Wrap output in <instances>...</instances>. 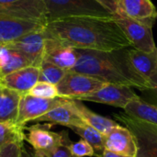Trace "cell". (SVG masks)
I'll return each instance as SVG.
<instances>
[{
  "mask_svg": "<svg viewBox=\"0 0 157 157\" xmlns=\"http://www.w3.org/2000/svg\"><path fill=\"white\" fill-rule=\"evenodd\" d=\"M45 31L74 49L110 52L132 47L117 24L114 15L78 16L56 19L47 23Z\"/></svg>",
  "mask_w": 157,
  "mask_h": 157,
  "instance_id": "1",
  "label": "cell"
},
{
  "mask_svg": "<svg viewBox=\"0 0 157 157\" xmlns=\"http://www.w3.org/2000/svg\"><path fill=\"white\" fill-rule=\"evenodd\" d=\"M75 50L77 62L70 71L96 77L108 84L136 88L142 92L153 87L133 67L130 58V47L110 52Z\"/></svg>",
  "mask_w": 157,
  "mask_h": 157,
  "instance_id": "2",
  "label": "cell"
},
{
  "mask_svg": "<svg viewBox=\"0 0 157 157\" xmlns=\"http://www.w3.org/2000/svg\"><path fill=\"white\" fill-rule=\"evenodd\" d=\"M49 21L78 16H113L97 0H43Z\"/></svg>",
  "mask_w": 157,
  "mask_h": 157,
  "instance_id": "3",
  "label": "cell"
},
{
  "mask_svg": "<svg viewBox=\"0 0 157 157\" xmlns=\"http://www.w3.org/2000/svg\"><path fill=\"white\" fill-rule=\"evenodd\" d=\"M113 116L132 133L137 147L135 157H157V126L132 118L125 112Z\"/></svg>",
  "mask_w": 157,
  "mask_h": 157,
  "instance_id": "4",
  "label": "cell"
},
{
  "mask_svg": "<svg viewBox=\"0 0 157 157\" xmlns=\"http://www.w3.org/2000/svg\"><path fill=\"white\" fill-rule=\"evenodd\" d=\"M114 17L132 48L145 52H152L156 49L153 24L131 18L121 13L114 14Z\"/></svg>",
  "mask_w": 157,
  "mask_h": 157,
  "instance_id": "5",
  "label": "cell"
},
{
  "mask_svg": "<svg viewBox=\"0 0 157 157\" xmlns=\"http://www.w3.org/2000/svg\"><path fill=\"white\" fill-rule=\"evenodd\" d=\"M106 84L96 77L67 71L61 82L56 85L59 98L67 99H78L82 97L92 94Z\"/></svg>",
  "mask_w": 157,
  "mask_h": 157,
  "instance_id": "6",
  "label": "cell"
},
{
  "mask_svg": "<svg viewBox=\"0 0 157 157\" xmlns=\"http://www.w3.org/2000/svg\"><path fill=\"white\" fill-rule=\"evenodd\" d=\"M0 15L46 25L49 22L48 10L43 0H16L1 4Z\"/></svg>",
  "mask_w": 157,
  "mask_h": 157,
  "instance_id": "7",
  "label": "cell"
},
{
  "mask_svg": "<svg viewBox=\"0 0 157 157\" xmlns=\"http://www.w3.org/2000/svg\"><path fill=\"white\" fill-rule=\"evenodd\" d=\"M66 99L63 98H40L29 94L22 95L18 103L16 122L22 126L29 122H33V121L45 115L51 109L63 104Z\"/></svg>",
  "mask_w": 157,
  "mask_h": 157,
  "instance_id": "8",
  "label": "cell"
},
{
  "mask_svg": "<svg viewBox=\"0 0 157 157\" xmlns=\"http://www.w3.org/2000/svg\"><path fill=\"white\" fill-rule=\"evenodd\" d=\"M139 98L140 96L135 93L132 87L113 84H106L98 91L82 97L77 100L101 103L124 109L125 107L132 100Z\"/></svg>",
  "mask_w": 157,
  "mask_h": 157,
  "instance_id": "9",
  "label": "cell"
},
{
  "mask_svg": "<svg viewBox=\"0 0 157 157\" xmlns=\"http://www.w3.org/2000/svg\"><path fill=\"white\" fill-rule=\"evenodd\" d=\"M52 126V124H36L29 128L25 127V131H28V136L26 137V140L32 146L34 152H49L71 142L67 132H52L49 129V127Z\"/></svg>",
  "mask_w": 157,
  "mask_h": 157,
  "instance_id": "10",
  "label": "cell"
},
{
  "mask_svg": "<svg viewBox=\"0 0 157 157\" xmlns=\"http://www.w3.org/2000/svg\"><path fill=\"white\" fill-rule=\"evenodd\" d=\"M45 41L46 33L44 28L29 32L5 45L21 52L30 62L32 66L40 67L44 58Z\"/></svg>",
  "mask_w": 157,
  "mask_h": 157,
  "instance_id": "11",
  "label": "cell"
},
{
  "mask_svg": "<svg viewBox=\"0 0 157 157\" xmlns=\"http://www.w3.org/2000/svg\"><path fill=\"white\" fill-rule=\"evenodd\" d=\"M44 61L50 62L66 71L72 70L77 62L76 50L50 36L46 31Z\"/></svg>",
  "mask_w": 157,
  "mask_h": 157,
  "instance_id": "12",
  "label": "cell"
},
{
  "mask_svg": "<svg viewBox=\"0 0 157 157\" xmlns=\"http://www.w3.org/2000/svg\"><path fill=\"white\" fill-rule=\"evenodd\" d=\"M46 24L0 15V45L7 44L29 32L42 29Z\"/></svg>",
  "mask_w": 157,
  "mask_h": 157,
  "instance_id": "13",
  "label": "cell"
},
{
  "mask_svg": "<svg viewBox=\"0 0 157 157\" xmlns=\"http://www.w3.org/2000/svg\"><path fill=\"white\" fill-rule=\"evenodd\" d=\"M39 67L32 65L28 66L0 78V85L4 88L25 95L28 94L29 91L39 81Z\"/></svg>",
  "mask_w": 157,
  "mask_h": 157,
  "instance_id": "14",
  "label": "cell"
},
{
  "mask_svg": "<svg viewBox=\"0 0 157 157\" xmlns=\"http://www.w3.org/2000/svg\"><path fill=\"white\" fill-rule=\"evenodd\" d=\"M105 150L131 157H135L137 153L132 133L129 129L121 125H118L105 135Z\"/></svg>",
  "mask_w": 157,
  "mask_h": 157,
  "instance_id": "15",
  "label": "cell"
},
{
  "mask_svg": "<svg viewBox=\"0 0 157 157\" xmlns=\"http://www.w3.org/2000/svg\"><path fill=\"white\" fill-rule=\"evenodd\" d=\"M115 2L116 13L153 25L157 19L156 8L151 0H115Z\"/></svg>",
  "mask_w": 157,
  "mask_h": 157,
  "instance_id": "16",
  "label": "cell"
},
{
  "mask_svg": "<svg viewBox=\"0 0 157 157\" xmlns=\"http://www.w3.org/2000/svg\"><path fill=\"white\" fill-rule=\"evenodd\" d=\"M33 122H48L52 125L60 124L68 128L80 127L86 124L72 107L70 99H66L63 104L51 109L45 115L33 121Z\"/></svg>",
  "mask_w": 157,
  "mask_h": 157,
  "instance_id": "17",
  "label": "cell"
},
{
  "mask_svg": "<svg viewBox=\"0 0 157 157\" xmlns=\"http://www.w3.org/2000/svg\"><path fill=\"white\" fill-rule=\"evenodd\" d=\"M129 52L135 70L153 86L157 78V48L152 52H145L130 47Z\"/></svg>",
  "mask_w": 157,
  "mask_h": 157,
  "instance_id": "18",
  "label": "cell"
},
{
  "mask_svg": "<svg viewBox=\"0 0 157 157\" xmlns=\"http://www.w3.org/2000/svg\"><path fill=\"white\" fill-rule=\"evenodd\" d=\"M70 102L76 113L87 125L98 130L104 135H107L112 129L119 125V123L115 121L93 112L88 108H86L80 100L70 99Z\"/></svg>",
  "mask_w": 157,
  "mask_h": 157,
  "instance_id": "19",
  "label": "cell"
},
{
  "mask_svg": "<svg viewBox=\"0 0 157 157\" xmlns=\"http://www.w3.org/2000/svg\"><path fill=\"white\" fill-rule=\"evenodd\" d=\"M28 66H31V63L21 52L11 49L6 45H1L0 78Z\"/></svg>",
  "mask_w": 157,
  "mask_h": 157,
  "instance_id": "20",
  "label": "cell"
},
{
  "mask_svg": "<svg viewBox=\"0 0 157 157\" xmlns=\"http://www.w3.org/2000/svg\"><path fill=\"white\" fill-rule=\"evenodd\" d=\"M123 110L132 118L157 126V105L144 100L141 97L132 100Z\"/></svg>",
  "mask_w": 157,
  "mask_h": 157,
  "instance_id": "21",
  "label": "cell"
},
{
  "mask_svg": "<svg viewBox=\"0 0 157 157\" xmlns=\"http://www.w3.org/2000/svg\"><path fill=\"white\" fill-rule=\"evenodd\" d=\"M21 94L2 87L0 89V122L16 121Z\"/></svg>",
  "mask_w": 157,
  "mask_h": 157,
  "instance_id": "22",
  "label": "cell"
},
{
  "mask_svg": "<svg viewBox=\"0 0 157 157\" xmlns=\"http://www.w3.org/2000/svg\"><path fill=\"white\" fill-rule=\"evenodd\" d=\"M73 132L88 143L95 151V156L101 157L105 151V135L86 123L80 127H71Z\"/></svg>",
  "mask_w": 157,
  "mask_h": 157,
  "instance_id": "23",
  "label": "cell"
},
{
  "mask_svg": "<svg viewBox=\"0 0 157 157\" xmlns=\"http://www.w3.org/2000/svg\"><path fill=\"white\" fill-rule=\"evenodd\" d=\"M25 126L19 125L16 121L0 122V150L12 143L23 144L26 140Z\"/></svg>",
  "mask_w": 157,
  "mask_h": 157,
  "instance_id": "24",
  "label": "cell"
},
{
  "mask_svg": "<svg viewBox=\"0 0 157 157\" xmlns=\"http://www.w3.org/2000/svg\"><path fill=\"white\" fill-rule=\"evenodd\" d=\"M39 68H40L39 81L50 83L55 86L61 82V80L64 77V75L67 73L66 70L44 60L42 61Z\"/></svg>",
  "mask_w": 157,
  "mask_h": 157,
  "instance_id": "25",
  "label": "cell"
},
{
  "mask_svg": "<svg viewBox=\"0 0 157 157\" xmlns=\"http://www.w3.org/2000/svg\"><path fill=\"white\" fill-rule=\"evenodd\" d=\"M30 96L40 98H59L57 86L55 85L40 82L38 81L35 86L29 91L28 93Z\"/></svg>",
  "mask_w": 157,
  "mask_h": 157,
  "instance_id": "26",
  "label": "cell"
},
{
  "mask_svg": "<svg viewBox=\"0 0 157 157\" xmlns=\"http://www.w3.org/2000/svg\"><path fill=\"white\" fill-rule=\"evenodd\" d=\"M68 147L72 155L74 157L94 156L95 155V151L93 147L83 139L75 143H71Z\"/></svg>",
  "mask_w": 157,
  "mask_h": 157,
  "instance_id": "27",
  "label": "cell"
},
{
  "mask_svg": "<svg viewBox=\"0 0 157 157\" xmlns=\"http://www.w3.org/2000/svg\"><path fill=\"white\" fill-rule=\"evenodd\" d=\"M71 143L63 144L49 152H34V157H74L68 147Z\"/></svg>",
  "mask_w": 157,
  "mask_h": 157,
  "instance_id": "28",
  "label": "cell"
},
{
  "mask_svg": "<svg viewBox=\"0 0 157 157\" xmlns=\"http://www.w3.org/2000/svg\"><path fill=\"white\" fill-rule=\"evenodd\" d=\"M23 144L12 143L0 150V157H22Z\"/></svg>",
  "mask_w": 157,
  "mask_h": 157,
  "instance_id": "29",
  "label": "cell"
},
{
  "mask_svg": "<svg viewBox=\"0 0 157 157\" xmlns=\"http://www.w3.org/2000/svg\"><path fill=\"white\" fill-rule=\"evenodd\" d=\"M143 94H144L143 98L142 97L141 98L144 100H145L149 103L157 105V78L153 83V87L143 91Z\"/></svg>",
  "mask_w": 157,
  "mask_h": 157,
  "instance_id": "30",
  "label": "cell"
},
{
  "mask_svg": "<svg viewBox=\"0 0 157 157\" xmlns=\"http://www.w3.org/2000/svg\"><path fill=\"white\" fill-rule=\"evenodd\" d=\"M98 3H100L104 7H106L108 10H109L112 14H115L117 11V5L115 0H97Z\"/></svg>",
  "mask_w": 157,
  "mask_h": 157,
  "instance_id": "31",
  "label": "cell"
},
{
  "mask_svg": "<svg viewBox=\"0 0 157 157\" xmlns=\"http://www.w3.org/2000/svg\"><path fill=\"white\" fill-rule=\"evenodd\" d=\"M101 157H131V156H127V155H120V154H116V153H112V152H110V151L105 150Z\"/></svg>",
  "mask_w": 157,
  "mask_h": 157,
  "instance_id": "32",
  "label": "cell"
},
{
  "mask_svg": "<svg viewBox=\"0 0 157 157\" xmlns=\"http://www.w3.org/2000/svg\"><path fill=\"white\" fill-rule=\"evenodd\" d=\"M22 157H34V154L29 152L23 145V147H22Z\"/></svg>",
  "mask_w": 157,
  "mask_h": 157,
  "instance_id": "33",
  "label": "cell"
},
{
  "mask_svg": "<svg viewBox=\"0 0 157 157\" xmlns=\"http://www.w3.org/2000/svg\"><path fill=\"white\" fill-rule=\"evenodd\" d=\"M13 1H16V0H0V5L1 4H7V3H11Z\"/></svg>",
  "mask_w": 157,
  "mask_h": 157,
  "instance_id": "34",
  "label": "cell"
},
{
  "mask_svg": "<svg viewBox=\"0 0 157 157\" xmlns=\"http://www.w3.org/2000/svg\"><path fill=\"white\" fill-rule=\"evenodd\" d=\"M1 88H2V86H1V85H0V89H1Z\"/></svg>",
  "mask_w": 157,
  "mask_h": 157,
  "instance_id": "35",
  "label": "cell"
},
{
  "mask_svg": "<svg viewBox=\"0 0 157 157\" xmlns=\"http://www.w3.org/2000/svg\"><path fill=\"white\" fill-rule=\"evenodd\" d=\"M0 47H1V45H0Z\"/></svg>",
  "mask_w": 157,
  "mask_h": 157,
  "instance_id": "36",
  "label": "cell"
}]
</instances>
